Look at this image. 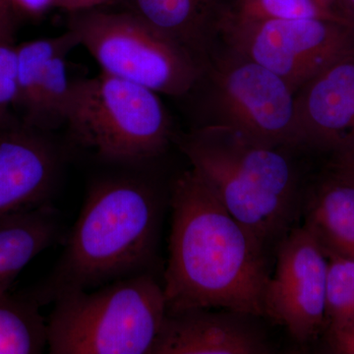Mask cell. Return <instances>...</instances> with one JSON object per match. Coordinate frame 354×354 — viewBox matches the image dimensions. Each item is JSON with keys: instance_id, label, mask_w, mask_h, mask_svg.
<instances>
[{"instance_id": "obj_14", "label": "cell", "mask_w": 354, "mask_h": 354, "mask_svg": "<svg viewBox=\"0 0 354 354\" xmlns=\"http://www.w3.org/2000/svg\"><path fill=\"white\" fill-rule=\"evenodd\" d=\"M200 65L221 44L228 0H118Z\"/></svg>"}, {"instance_id": "obj_21", "label": "cell", "mask_w": 354, "mask_h": 354, "mask_svg": "<svg viewBox=\"0 0 354 354\" xmlns=\"http://www.w3.org/2000/svg\"><path fill=\"white\" fill-rule=\"evenodd\" d=\"M333 353L354 354V320L342 329L327 334Z\"/></svg>"}, {"instance_id": "obj_26", "label": "cell", "mask_w": 354, "mask_h": 354, "mask_svg": "<svg viewBox=\"0 0 354 354\" xmlns=\"http://www.w3.org/2000/svg\"><path fill=\"white\" fill-rule=\"evenodd\" d=\"M335 10L342 19L354 27V0H335Z\"/></svg>"}, {"instance_id": "obj_13", "label": "cell", "mask_w": 354, "mask_h": 354, "mask_svg": "<svg viewBox=\"0 0 354 354\" xmlns=\"http://www.w3.org/2000/svg\"><path fill=\"white\" fill-rule=\"evenodd\" d=\"M195 308L167 312L151 354H265L272 348L252 318Z\"/></svg>"}, {"instance_id": "obj_5", "label": "cell", "mask_w": 354, "mask_h": 354, "mask_svg": "<svg viewBox=\"0 0 354 354\" xmlns=\"http://www.w3.org/2000/svg\"><path fill=\"white\" fill-rule=\"evenodd\" d=\"M53 304L51 354H151L167 315L164 288L150 272L64 293Z\"/></svg>"}, {"instance_id": "obj_9", "label": "cell", "mask_w": 354, "mask_h": 354, "mask_svg": "<svg viewBox=\"0 0 354 354\" xmlns=\"http://www.w3.org/2000/svg\"><path fill=\"white\" fill-rule=\"evenodd\" d=\"M328 262L322 246L304 227H293L277 245V267L264 297L265 317L300 344L325 333Z\"/></svg>"}, {"instance_id": "obj_2", "label": "cell", "mask_w": 354, "mask_h": 354, "mask_svg": "<svg viewBox=\"0 0 354 354\" xmlns=\"http://www.w3.org/2000/svg\"><path fill=\"white\" fill-rule=\"evenodd\" d=\"M160 200L139 174L99 177L88 187L64 252L31 295L39 304L149 272L160 234Z\"/></svg>"}, {"instance_id": "obj_19", "label": "cell", "mask_w": 354, "mask_h": 354, "mask_svg": "<svg viewBox=\"0 0 354 354\" xmlns=\"http://www.w3.org/2000/svg\"><path fill=\"white\" fill-rule=\"evenodd\" d=\"M324 252L328 262L325 328L327 335L354 320V259L327 250Z\"/></svg>"}, {"instance_id": "obj_28", "label": "cell", "mask_w": 354, "mask_h": 354, "mask_svg": "<svg viewBox=\"0 0 354 354\" xmlns=\"http://www.w3.org/2000/svg\"><path fill=\"white\" fill-rule=\"evenodd\" d=\"M320 1H322L326 4H329V6H332L333 8L335 9V0H320ZM335 12H337V11H335Z\"/></svg>"}, {"instance_id": "obj_25", "label": "cell", "mask_w": 354, "mask_h": 354, "mask_svg": "<svg viewBox=\"0 0 354 354\" xmlns=\"http://www.w3.org/2000/svg\"><path fill=\"white\" fill-rule=\"evenodd\" d=\"M16 13L0 6V39L15 41Z\"/></svg>"}, {"instance_id": "obj_8", "label": "cell", "mask_w": 354, "mask_h": 354, "mask_svg": "<svg viewBox=\"0 0 354 354\" xmlns=\"http://www.w3.org/2000/svg\"><path fill=\"white\" fill-rule=\"evenodd\" d=\"M221 43L265 67L293 93L354 55V27L329 19L237 20L227 14Z\"/></svg>"}, {"instance_id": "obj_23", "label": "cell", "mask_w": 354, "mask_h": 354, "mask_svg": "<svg viewBox=\"0 0 354 354\" xmlns=\"http://www.w3.org/2000/svg\"><path fill=\"white\" fill-rule=\"evenodd\" d=\"M326 167L354 183V150L328 158Z\"/></svg>"}, {"instance_id": "obj_7", "label": "cell", "mask_w": 354, "mask_h": 354, "mask_svg": "<svg viewBox=\"0 0 354 354\" xmlns=\"http://www.w3.org/2000/svg\"><path fill=\"white\" fill-rule=\"evenodd\" d=\"M68 14L67 30L102 73L178 100L199 75L201 65L194 58L125 9Z\"/></svg>"}, {"instance_id": "obj_17", "label": "cell", "mask_w": 354, "mask_h": 354, "mask_svg": "<svg viewBox=\"0 0 354 354\" xmlns=\"http://www.w3.org/2000/svg\"><path fill=\"white\" fill-rule=\"evenodd\" d=\"M31 295L0 292V354L48 351V321Z\"/></svg>"}, {"instance_id": "obj_10", "label": "cell", "mask_w": 354, "mask_h": 354, "mask_svg": "<svg viewBox=\"0 0 354 354\" xmlns=\"http://www.w3.org/2000/svg\"><path fill=\"white\" fill-rule=\"evenodd\" d=\"M65 153L51 132L19 118L0 123V225L51 204Z\"/></svg>"}, {"instance_id": "obj_27", "label": "cell", "mask_w": 354, "mask_h": 354, "mask_svg": "<svg viewBox=\"0 0 354 354\" xmlns=\"http://www.w3.org/2000/svg\"><path fill=\"white\" fill-rule=\"evenodd\" d=\"M0 6L3 7V8L7 9V10L15 12V9H14L11 0H0Z\"/></svg>"}, {"instance_id": "obj_1", "label": "cell", "mask_w": 354, "mask_h": 354, "mask_svg": "<svg viewBox=\"0 0 354 354\" xmlns=\"http://www.w3.org/2000/svg\"><path fill=\"white\" fill-rule=\"evenodd\" d=\"M167 312L213 308L265 317L267 250L195 169L171 186Z\"/></svg>"}, {"instance_id": "obj_15", "label": "cell", "mask_w": 354, "mask_h": 354, "mask_svg": "<svg viewBox=\"0 0 354 354\" xmlns=\"http://www.w3.org/2000/svg\"><path fill=\"white\" fill-rule=\"evenodd\" d=\"M307 199L304 227L324 250L354 259V183L325 167Z\"/></svg>"}, {"instance_id": "obj_12", "label": "cell", "mask_w": 354, "mask_h": 354, "mask_svg": "<svg viewBox=\"0 0 354 354\" xmlns=\"http://www.w3.org/2000/svg\"><path fill=\"white\" fill-rule=\"evenodd\" d=\"M80 46L73 32L17 44L15 113L29 127L51 132L64 127L72 80L67 57Z\"/></svg>"}, {"instance_id": "obj_24", "label": "cell", "mask_w": 354, "mask_h": 354, "mask_svg": "<svg viewBox=\"0 0 354 354\" xmlns=\"http://www.w3.org/2000/svg\"><path fill=\"white\" fill-rule=\"evenodd\" d=\"M118 0H57L55 7L68 13L104 7Z\"/></svg>"}, {"instance_id": "obj_20", "label": "cell", "mask_w": 354, "mask_h": 354, "mask_svg": "<svg viewBox=\"0 0 354 354\" xmlns=\"http://www.w3.org/2000/svg\"><path fill=\"white\" fill-rule=\"evenodd\" d=\"M18 53L15 41L0 39V123L18 118Z\"/></svg>"}, {"instance_id": "obj_16", "label": "cell", "mask_w": 354, "mask_h": 354, "mask_svg": "<svg viewBox=\"0 0 354 354\" xmlns=\"http://www.w3.org/2000/svg\"><path fill=\"white\" fill-rule=\"evenodd\" d=\"M62 230L51 204L0 225V292L9 290L26 266L59 239Z\"/></svg>"}, {"instance_id": "obj_6", "label": "cell", "mask_w": 354, "mask_h": 354, "mask_svg": "<svg viewBox=\"0 0 354 354\" xmlns=\"http://www.w3.org/2000/svg\"><path fill=\"white\" fill-rule=\"evenodd\" d=\"M179 100L190 129L225 128L261 145L297 150L295 93L271 71L223 43Z\"/></svg>"}, {"instance_id": "obj_3", "label": "cell", "mask_w": 354, "mask_h": 354, "mask_svg": "<svg viewBox=\"0 0 354 354\" xmlns=\"http://www.w3.org/2000/svg\"><path fill=\"white\" fill-rule=\"evenodd\" d=\"M174 143L266 250L292 230L300 203L299 151L261 145L225 128L189 129L176 134Z\"/></svg>"}, {"instance_id": "obj_18", "label": "cell", "mask_w": 354, "mask_h": 354, "mask_svg": "<svg viewBox=\"0 0 354 354\" xmlns=\"http://www.w3.org/2000/svg\"><path fill=\"white\" fill-rule=\"evenodd\" d=\"M230 15L245 21L317 18L346 22L332 6L320 0H230Z\"/></svg>"}, {"instance_id": "obj_4", "label": "cell", "mask_w": 354, "mask_h": 354, "mask_svg": "<svg viewBox=\"0 0 354 354\" xmlns=\"http://www.w3.org/2000/svg\"><path fill=\"white\" fill-rule=\"evenodd\" d=\"M158 93L101 72L72 81L64 128L73 145L109 164L140 167L174 143L171 114Z\"/></svg>"}, {"instance_id": "obj_22", "label": "cell", "mask_w": 354, "mask_h": 354, "mask_svg": "<svg viewBox=\"0 0 354 354\" xmlns=\"http://www.w3.org/2000/svg\"><path fill=\"white\" fill-rule=\"evenodd\" d=\"M11 2L16 13L39 18L51 8H55L57 0H11Z\"/></svg>"}, {"instance_id": "obj_11", "label": "cell", "mask_w": 354, "mask_h": 354, "mask_svg": "<svg viewBox=\"0 0 354 354\" xmlns=\"http://www.w3.org/2000/svg\"><path fill=\"white\" fill-rule=\"evenodd\" d=\"M295 147L335 157L354 150V55L330 65L295 95Z\"/></svg>"}]
</instances>
